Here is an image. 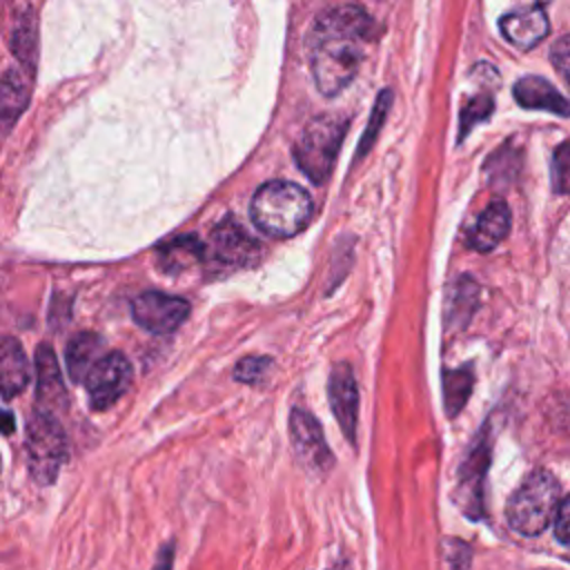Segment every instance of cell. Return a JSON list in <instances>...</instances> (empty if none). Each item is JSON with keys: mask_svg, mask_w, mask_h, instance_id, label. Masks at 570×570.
Segmentation results:
<instances>
[{"mask_svg": "<svg viewBox=\"0 0 570 570\" xmlns=\"http://www.w3.org/2000/svg\"><path fill=\"white\" fill-rule=\"evenodd\" d=\"M510 229V207L503 200L490 203L468 234V245L476 252L494 249Z\"/></svg>", "mask_w": 570, "mask_h": 570, "instance_id": "obj_14", "label": "cell"}, {"mask_svg": "<svg viewBox=\"0 0 570 570\" xmlns=\"http://www.w3.org/2000/svg\"><path fill=\"white\" fill-rule=\"evenodd\" d=\"M443 554H445L452 570H468L470 568L472 552H470V546L465 541L445 539L443 541Z\"/></svg>", "mask_w": 570, "mask_h": 570, "instance_id": "obj_27", "label": "cell"}, {"mask_svg": "<svg viewBox=\"0 0 570 570\" xmlns=\"http://www.w3.org/2000/svg\"><path fill=\"white\" fill-rule=\"evenodd\" d=\"M36 379H38V403L47 407L65 405V385L56 354L49 345H40L36 352Z\"/></svg>", "mask_w": 570, "mask_h": 570, "instance_id": "obj_16", "label": "cell"}, {"mask_svg": "<svg viewBox=\"0 0 570 570\" xmlns=\"http://www.w3.org/2000/svg\"><path fill=\"white\" fill-rule=\"evenodd\" d=\"M552 185H554V191L570 194V142H563L554 149Z\"/></svg>", "mask_w": 570, "mask_h": 570, "instance_id": "obj_24", "label": "cell"}, {"mask_svg": "<svg viewBox=\"0 0 570 570\" xmlns=\"http://www.w3.org/2000/svg\"><path fill=\"white\" fill-rule=\"evenodd\" d=\"M205 254H207V247L196 236H180L158 247V258L165 272L187 269L191 263L200 261Z\"/></svg>", "mask_w": 570, "mask_h": 570, "instance_id": "obj_19", "label": "cell"}, {"mask_svg": "<svg viewBox=\"0 0 570 570\" xmlns=\"http://www.w3.org/2000/svg\"><path fill=\"white\" fill-rule=\"evenodd\" d=\"M479 307V285L470 276L456 278L448 294V309H445V327L450 332L463 330L472 314Z\"/></svg>", "mask_w": 570, "mask_h": 570, "instance_id": "obj_18", "label": "cell"}, {"mask_svg": "<svg viewBox=\"0 0 570 570\" xmlns=\"http://www.w3.org/2000/svg\"><path fill=\"white\" fill-rule=\"evenodd\" d=\"M554 534L561 543L570 546V494L559 505V512L554 519Z\"/></svg>", "mask_w": 570, "mask_h": 570, "instance_id": "obj_29", "label": "cell"}, {"mask_svg": "<svg viewBox=\"0 0 570 570\" xmlns=\"http://www.w3.org/2000/svg\"><path fill=\"white\" fill-rule=\"evenodd\" d=\"M327 396L332 412L347 436L350 443L356 441V421H358V390L354 381V372L347 363H336L330 372L327 381Z\"/></svg>", "mask_w": 570, "mask_h": 570, "instance_id": "obj_11", "label": "cell"}, {"mask_svg": "<svg viewBox=\"0 0 570 570\" xmlns=\"http://www.w3.org/2000/svg\"><path fill=\"white\" fill-rule=\"evenodd\" d=\"M174 554H176V546H174V541H167V543L158 550L156 563H154L151 570H171V566H174Z\"/></svg>", "mask_w": 570, "mask_h": 570, "instance_id": "obj_30", "label": "cell"}, {"mask_svg": "<svg viewBox=\"0 0 570 570\" xmlns=\"http://www.w3.org/2000/svg\"><path fill=\"white\" fill-rule=\"evenodd\" d=\"M312 207V198L301 185L269 180L252 198V220L267 236L289 238L309 223Z\"/></svg>", "mask_w": 570, "mask_h": 570, "instance_id": "obj_2", "label": "cell"}, {"mask_svg": "<svg viewBox=\"0 0 570 570\" xmlns=\"http://www.w3.org/2000/svg\"><path fill=\"white\" fill-rule=\"evenodd\" d=\"M36 22L31 16H18L13 20V31H11V49L16 58L29 69H33L36 62Z\"/></svg>", "mask_w": 570, "mask_h": 570, "instance_id": "obj_22", "label": "cell"}, {"mask_svg": "<svg viewBox=\"0 0 570 570\" xmlns=\"http://www.w3.org/2000/svg\"><path fill=\"white\" fill-rule=\"evenodd\" d=\"M189 314V303L165 292H142L131 301L134 321L151 334L174 332Z\"/></svg>", "mask_w": 570, "mask_h": 570, "instance_id": "obj_7", "label": "cell"}, {"mask_svg": "<svg viewBox=\"0 0 570 570\" xmlns=\"http://www.w3.org/2000/svg\"><path fill=\"white\" fill-rule=\"evenodd\" d=\"M390 98H392V94H390V89H383L381 94H379V98H376V105H374V111H372V118H370V122H367V129H365V134H363V138H361V147H358V158L370 149V145H372V140L376 138V134H379V125L383 122V118H385V114H387V105H390Z\"/></svg>", "mask_w": 570, "mask_h": 570, "instance_id": "obj_25", "label": "cell"}, {"mask_svg": "<svg viewBox=\"0 0 570 570\" xmlns=\"http://www.w3.org/2000/svg\"><path fill=\"white\" fill-rule=\"evenodd\" d=\"M131 383V363L122 352L105 354L89 376L85 379V387L89 394V403L94 410H105L114 405Z\"/></svg>", "mask_w": 570, "mask_h": 570, "instance_id": "obj_6", "label": "cell"}, {"mask_svg": "<svg viewBox=\"0 0 570 570\" xmlns=\"http://www.w3.org/2000/svg\"><path fill=\"white\" fill-rule=\"evenodd\" d=\"M559 505L561 488L554 474L548 470H534L508 499L505 519L514 532L537 537L557 519Z\"/></svg>", "mask_w": 570, "mask_h": 570, "instance_id": "obj_3", "label": "cell"}, {"mask_svg": "<svg viewBox=\"0 0 570 570\" xmlns=\"http://www.w3.org/2000/svg\"><path fill=\"white\" fill-rule=\"evenodd\" d=\"M494 109V100L490 94H476L472 96L465 107L461 109V127H459V138H463L476 122L485 120Z\"/></svg>", "mask_w": 570, "mask_h": 570, "instance_id": "obj_23", "label": "cell"}, {"mask_svg": "<svg viewBox=\"0 0 570 570\" xmlns=\"http://www.w3.org/2000/svg\"><path fill=\"white\" fill-rule=\"evenodd\" d=\"M336 570H338V568H336Z\"/></svg>", "mask_w": 570, "mask_h": 570, "instance_id": "obj_32", "label": "cell"}, {"mask_svg": "<svg viewBox=\"0 0 570 570\" xmlns=\"http://www.w3.org/2000/svg\"><path fill=\"white\" fill-rule=\"evenodd\" d=\"M490 463V443L485 434L470 448L468 456L459 470L456 483V503L470 519H479L483 514V479Z\"/></svg>", "mask_w": 570, "mask_h": 570, "instance_id": "obj_9", "label": "cell"}, {"mask_svg": "<svg viewBox=\"0 0 570 570\" xmlns=\"http://www.w3.org/2000/svg\"><path fill=\"white\" fill-rule=\"evenodd\" d=\"M499 29L510 45L519 49H532L548 36L550 24L541 4H523L503 13Z\"/></svg>", "mask_w": 570, "mask_h": 570, "instance_id": "obj_12", "label": "cell"}, {"mask_svg": "<svg viewBox=\"0 0 570 570\" xmlns=\"http://www.w3.org/2000/svg\"><path fill=\"white\" fill-rule=\"evenodd\" d=\"M289 439L298 461L307 470L316 474H325L334 465V456L325 443L323 430L314 419V414H309L307 410L294 407L289 412Z\"/></svg>", "mask_w": 570, "mask_h": 570, "instance_id": "obj_8", "label": "cell"}, {"mask_svg": "<svg viewBox=\"0 0 570 570\" xmlns=\"http://www.w3.org/2000/svg\"><path fill=\"white\" fill-rule=\"evenodd\" d=\"M269 358H265V356H245V358H240L238 363H236V367H234V376L238 379V381H243V383H258V381H263V376L267 374V370H269Z\"/></svg>", "mask_w": 570, "mask_h": 570, "instance_id": "obj_26", "label": "cell"}, {"mask_svg": "<svg viewBox=\"0 0 570 570\" xmlns=\"http://www.w3.org/2000/svg\"><path fill=\"white\" fill-rule=\"evenodd\" d=\"M102 341L94 332H78L69 343H67V370L71 381L80 383L89 376L94 365L105 356L102 354Z\"/></svg>", "mask_w": 570, "mask_h": 570, "instance_id": "obj_17", "label": "cell"}, {"mask_svg": "<svg viewBox=\"0 0 570 570\" xmlns=\"http://www.w3.org/2000/svg\"><path fill=\"white\" fill-rule=\"evenodd\" d=\"M218 265L225 267H243L249 265L258 256V243L243 229V225L227 216L223 218L212 236H209V247H207Z\"/></svg>", "mask_w": 570, "mask_h": 570, "instance_id": "obj_10", "label": "cell"}, {"mask_svg": "<svg viewBox=\"0 0 570 570\" xmlns=\"http://www.w3.org/2000/svg\"><path fill=\"white\" fill-rule=\"evenodd\" d=\"M345 120L321 116L309 120L298 136L294 145V158L312 183H323L330 176L341 140L345 136Z\"/></svg>", "mask_w": 570, "mask_h": 570, "instance_id": "obj_5", "label": "cell"}, {"mask_svg": "<svg viewBox=\"0 0 570 570\" xmlns=\"http://www.w3.org/2000/svg\"><path fill=\"white\" fill-rule=\"evenodd\" d=\"M27 383H29V363H27L24 350L13 336H7L2 341V350H0L2 396L11 399V396L20 394L27 387Z\"/></svg>", "mask_w": 570, "mask_h": 570, "instance_id": "obj_15", "label": "cell"}, {"mask_svg": "<svg viewBox=\"0 0 570 570\" xmlns=\"http://www.w3.org/2000/svg\"><path fill=\"white\" fill-rule=\"evenodd\" d=\"M514 100L523 109H543L557 116H570V100L563 98L546 78L525 76L514 85Z\"/></svg>", "mask_w": 570, "mask_h": 570, "instance_id": "obj_13", "label": "cell"}, {"mask_svg": "<svg viewBox=\"0 0 570 570\" xmlns=\"http://www.w3.org/2000/svg\"><path fill=\"white\" fill-rule=\"evenodd\" d=\"M4 419H7V425H4V432H7V434H9V432H11V428H13V423H11V414H9V412H7V414H4Z\"/></svg>", "mask_w": 570, "mask_h": 570, "instance_id": "obj_31", "label": "cell"}, {"mask_svg": "<svg viewBox=\"0 0 570 570\" xmlns=\"http://www.w3.org/2000/svg\"><path fill=\"white\" fill-rule=\"evenodd\" d=\"M472 383H474V376L470 367L443 372V403L450 416H456L461 412V407L465 405L472 392Z\"/></svg>", "mask_w": 570, "mask_h": 570, "instance_id": "obj_21", "label": "cell"}, {"mask_svg": "<svg viewBox=\"0 0 570 570\" xmlns=\"http://www.w3.org/2000/svg\"><path fill=\"white\" fill-rule=\"evenodd\" d=\"M29 100V82L18 73V69H7L2 76V125L4 129L11 127V122L22 114L24 105Z\"/></svg>", "mask_w": 570, "mask_h": 570, "instance_id": "obj_20", "label": "cell"}, {"mask_svg": "<svg viewBox=\"0 0 570 570\" xmlns=\"http://www.w3.org/2000/svg\"><path fill=\"white\" fill-rule=\"evenodd\" d=\"M372 33V18L358 4L332 7L318 16L309 38V69L323 96H336L352 82Z\"/></svg>", "mask_w": 570, "mask_h": 570, "instance_id": "obj_1", "label": "cell"}, {"mask_svg": "<svg viewBox=\"0 0 570 570\" xmlns=\"http://www.w3.org/2000/svg\"><path fill=\"white\" fill-rule=\"evenodd\" d=\"M24 452L31 479L51 485L67 459V436L51 412L36 407L24 425Z\"/></svg>", "mask_w": 570, "mask_h": 570, "instance_id": "obj_4", "label": "cell"}, {"mask_svg": "<svg viewBox=\"0 0 570 570\" xmlns=\"http://www.w3.org/2000/svg\"><path fill=\"white\" fill-rule=\"evenodd\" d=\"M550 60L554 69L561 73V78L570 85V36H563L552 45Z\"/></svg>", "mask_w": 570, "mask_h": 570, "instance_id": "obj_28", "label": "cell"}]
</instances>
